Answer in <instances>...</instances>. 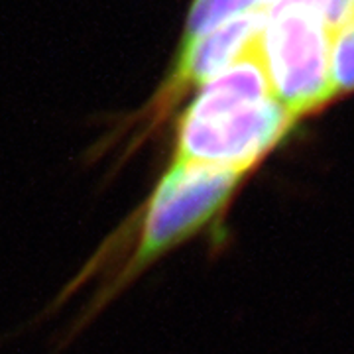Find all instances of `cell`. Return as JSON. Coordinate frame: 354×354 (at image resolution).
<instances>
[{"instance_id":"6da1fadb","label":"cell","mask_w":354,"mask_h":354,"mask_svg":"<svg viewBox=\"0 0 354 354\" xmlns=\"http://www.w3.org/2000/svg\"><path fill=\"white\" fill-rule=\"evenodd\" d=\"M293 118L268 85L254 48L205 81L177 120V164L246 176L290 132Z\"/></svg>"},{"instance_id":"7a4b0ae2","label":"cell","mask_w":354,"mask_h":354,"mask_svg":"<svg viewBox=\"0 0 354 354\" xmlns=\"http://www.w3.org/2000/svg\"><path fill=\"white\" fill-rule=\"evenodd\" d=\"M330 39L313 10L279 8L266 14L256 50L274 99L293 118L319 111L335 97Z\"/></svg>"},{"instance_id":"3957f363","label":"cell","mask_w":354,"mask_h":354,"mask_svg":"<svg viewBox=\"0 0 354 354\" xmlns=\"http://www.w3.org/2000/svg\"><path fill=\"white\" fill-rule=\"evenodd\" d=\"M242 176L207 165L171 162L144 207L138 246L124 274H140L162 254L221 215Z\"/></svg>"},{"instance_id":"277c9868","label":"cell","mask_w":354,"mask_h":354,"mask_svg":"<svg viewBox=\"0 0 354 354\" xmlns=\"http://www.w3.org/2000/svg\"><path fill=\"white\" fill-rule=\"evenodd\" d=\"M264 20V12L246 14L230 18L199 38L181 41L176 67L153 101V118L167 113V109L191 87H201L205 81L254 50Z\"/></svg>"},{"instance_id":"5b68a950","label":"cell","mask_w":354,"mask_h":354,"mask_svg":"<svg viewBox=\"0 0 354 354\" xmlns=\"http://www.w3.org/2000/svg\"><path fill=\"white\" fill-rule=\"evenodd\" d=\"M272 4L274 0H193L183 41L199 38L230 18L256 12L268 14Z\"/></svg>"},{"instance_id":"8992f818","label":"cell","mask_w":354,"mask_h":354,"mask_svg":"<svg viewBox=\"0 0 354 354\" xmlns=\"http://www.w3.org/2000/svg\"><path fill=\"white\" fill-rule=\"evenodd\" d=\"M330 87L333 95L354 91V22L330 39Z\"/></svg>"},{"instance_id":"52a82bcc","label":"cell","mask_w":354,"mask_h":354,"mask_svg":"<svg viewBox=\"0 0 354 354\" xmlns=\"http://www.w3.org/2000/svg\"><path fill=\"white\" fill-rule=\"evenodd\" d=\"M321 20L333 38L342 28L354 22V0H325Z\"/></svg>"}]
</instances>
